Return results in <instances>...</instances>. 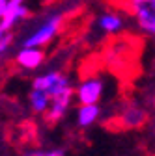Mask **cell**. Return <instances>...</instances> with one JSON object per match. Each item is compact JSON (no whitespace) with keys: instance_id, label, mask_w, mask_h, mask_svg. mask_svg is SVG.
<instances>
[{"instance_id":"8","label":"cell","mask_w":155,"mask_h":156,"mask_svg":"<svg viewBox=\"0 0 155 156\" xmlns=\"http://www.w3.org/2000/svg\"><path fill=\"white\" fill-rule=\"evenodd\" d=\"M64 78H66V76H64L62 73H58V71H51V73H47V74L37 76L36 80H34V87H32V89H40V91L49 93V91H52L58 84H60Z\"/></svg>"},{"instance_id":"9","label":"cell","mask_w":155,"mask_h":156,"mask_svg":"<svg viewBox=\"0 0 155 156\" xmlns=\"http://www.w3.org/2000/svg\"><path fill=\"white\" fill-rule=\"evenodd\" d=\"M99 115H101L99 104H95V106H79V110H77V125L82 126V128H88L99 119Z\"/></svg>"},{"instance_id":"4","label":"cell","mask_w":155,"mask_h":156,"mask_svg":"<svg viewBox=\"0 0 155 156\" xmlns=\"http://www.w3.org/2000/svg\"><path fill=\"white\" fill-rule=\"evenodd\" d=\"M73 97H75V89L71 87V89H67L66 93L54 97V99L51 101V108H49V112L45 113V117H47L49 123H58V121H60L62 117L67 113Z\"/></svg>"},{"instance_id":"6","label":"cell","mask_w":155,"mask_h":156,"mask_svg":"<svg viewBox=\"0 0 155 156\" xmlns=\"http://www.w3.org/2000/svg\"><path fill=\"white\" fill-rule=\"evenodd\" d=\"M45 60V54L41 48H21L15 56V62L19 67H23L26 71H34L37 69Z\"/></svg>"},{"instance_id":"17","label":"cell","mask_w":155,"mask_h":156,"mask_svg":"<svg viewBox=\"0 0 155 156\" xmlns=\"http://www.w3.org/2000/svg\"><path fill=\"white\" fill-rule=\"evenodd\" d=\"M153 106H155V99H153Z\"/></svg>"},{"instance_id":"5","label":"cell","mask_w":155,"mask_h":156,"mask_svg":"<svg viewBox=\"0 0 155 156\" xmlns=\"http://www.w3.org/2000/svg\"><path fill=\"white\" fill-rule=\"evenodd\" d=\"M30 17V9L21 2V0H9V6H8V13L6 17L0 21V30L4 34H9V30L13 28V24L17 21H23V19Z\"/></svg>"},{"instance_id":"12","label":"cell","mask_w":155,"mask_h":156,"mask_svg":"<svg viewBox=\"0 0 155 156\" xmlns=\"http://www.w3.org/2000/svg\"><path fill=\"white\" fill-rule=\"evenodd\" d=\"M23 156H64L62 149H51V151H28Z\"/></svg>"},{"instance_id":"13","label":"cell","mask_w":155,"mask_h":156,"mask_svg":"<svg viewBox=\"0 0 155 156\" xmlns=\"http://www.w3.org/2000/svg\"><path fill=\"white\" fill-rule=\"evenodd\" d=\"M11 41H13V35H11V34H6L4 39L0 41V54H4V52L11 47Z\"/></svg>"},{"instance_id":"1","label":"cell","mask_w":155,"mask_h":156,"mask_svg":"<svg viewBox=\"0 0 155 156\" xmlns=\"http://www.w3.org/2000/svg\"><path fill=\"white\" fill-rule=\"evenodd\" d=\"M62 23H64V17L60 13L49 15L43 21V24L23 41V48H41L43 45L51 43L52 39H54V35L60 32Z\"/></svg>"},{"instance_id":"11","label":"cell","mask_w":155,"mask_h":156,"mask_svg":"<svg viewBox=\"0 0 155 156\" xmlns=\"http://www.w3.org/2000/svg\"><path fill=\"white\" fill-rule=\"evenodd\" d=\"M97 26L107 34H116V32H120L123 28V21H122V17L118 13H108L107 11L97 19Z\"/></svg>"},{"instance_id":"7","label":"cell","mask_w":155,"mask_h":156,"mask_svg":"<svg viewBox=\"0 0 155 156\" xmlns=\"http://www.w3.org/2000/svg\"><path fill=\"white\" fill-rule=\"evenodd\" d=\"M148 121V113L138 106H127L120 113V125L123 128H140Z\"/></svg>"},{"instance_id":"10","label":"cell","mask_w":155,"mask_h":156,"mask_svg":"<svg viewBox=\"0 0 155 156\" xmlns=\"http://www.w3.org/2000/svg\"><path fill=\"white\" fill-rule=\"evenodd\" d=\"M28 101H30V108L36 113H47L49 108H51V97H49V93L40 91V89H32L30 95H28Z\"/></svg>"},{"instance_id":"15","label":"cell","mask_w":155,"mask_h":156,"mask_svg":"<svg viewBox=\"0 0 155 156\" xmlns=\"http://www.w3.org/2000/svg\"><path fill=\"white\" fill-rule=\"evenodd\" d=\"M4 35H6V34H4L2 30H0V41H2V39H4Z\"/></svg>"},{"instance_id":"16","label":"cell","mask_w":155,"mask_h":156,"mask_svg":"<svg viewBox=\"0 0 155 156\" xmlns=\"http://www.w3.org/2000/svg\"><path fill=\"white\" fill-rule=\"evenodd\" d=\"M153 132H155V125H153Z\"/></svg>"},{"instance_id":"14","label":"cell","mask_w":155,"mask_h":156,"mask_svg":"<svg viewBox=\"0 0 155 156\" xmlns=\"http://www.w3.org/2000/svg\"><path fill=\"white\" fill-rule=\"evenodd\" d=\"M8 6H9V0H0V21L6 17L8 13Z\"/></svg>"},{"instance_id":"2","label":"cell","mask_w":155,"mask_h":156,"mask_svg":"<svg viewBox=\"0 0 155 156\" xmlns=\"http://www.w3.org/2000/svg\"><path fill=\"white\" fill-rule=\"evenodd\" d=\"M127 8L134 15L138 28L148 35H155V0H131Z\"/></svg>"},{"instance_id":"3","label":"cell","mask_w":155,"mask_h":156,"mask_svg":"<svg viewBox=\"0 0 155 156\" xmlns=\"http://www.w3.org/2000/svg\"><path fill=\"white\" fill-rule=\"evenodd\" d=\"M103 97V80L101 78H86L75 89V99L79 106H95Z\"/></svg>"}]
</instances>
